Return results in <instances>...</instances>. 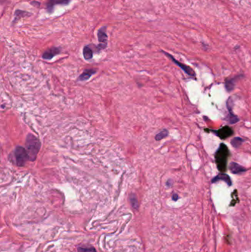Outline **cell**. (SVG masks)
I'll return each mask as SVG.
<instances>
[{"label":"cell","instance_id":"cell-14","mask_svg":"<svg viewBox=\"0 0 251 252\" xmlns=\"http://www.w3.org/2000/svg\"><path fill=\"white\" fill-rule=\"evenodd\" d=\"M78 252H96L95 248H94L92 245H80L78 248Z\"/></svg>","mask_w":251,"mask_h":252},{"label":"cell","instance_id":"cell-4","mask_svg":"<svg viewBox=\"0 0 251 252\" xmlns=\"http://www.w3.org/2000/svg\"><path fill=\"white\" fill-rule=\"evenodd\" d=\"M106 27H102L97 32L99 44L96 46L98 50L105 49L108 46V35L106 33Z\"/></svg>","mask_w":251,"mask_h":252},{"label":"cell","instance_id":"cell-1","mask_svg":"<svg viewBox=\"0 0 251 252\" xmlns=\"http://www.w3.org/2000/svg\"><path fill=\"white\" fill-rule=\"evenodd\" d=\"M26 148L28 153L29 159L33 162L36 159L37 155L41 148V142L34 135L29 134L26 139Z\"/></svg>","mask_w":251,"mask_h":252},{"label":"cell","instance_id":"cell-20","mask_svg":"<svg viewBox=\"0 0 251 252\" xmlns=\"http://www.w3.org/2000/svg\"><path fill=\"white\" fill-rule=\"evenodd\" d=\"M30 4H31V5L33 6V7H39L41 5V3L38 2H37V1H32L30 2Z\"/></svg>","mask_w":251,"mask_h":252},{"label":"cell","instance_id":"cell-10","mask_svg":"<svg viewBox=\"0 0 251 252\" xmlns=\"http://www.w3.org/2000/svg\"><path fill=\"white\" fill-rule=\"evenodd\" d=\"M32 16V13H29V12L25 11H21V10H16L15 11L14 13V19H13V23L15 24L16 22H17L18 21H19V19L23 17H26V16Z\"/></svg>","mask_w":251,"mask_h":252},{"label":"cell","instance_id":"cell-6","mask_svg":"<svg viewBox=\"0 0 251 252\" xmlns=\"http://www.w3.org/2000/svg\"><path fill=\"white\" fill-rule=\"evenodd\" d=\"M164 53V54L167 55V57H169V58L171 59L172 61H173L174 63H175V64L176 65H177V66H178L180 68H181L182 70H183L184 71V72L186 73L187 75H190V76H195V72H194V70L192 69L191 68V67H189V66H186V64H183V63H181V62H179V61H177L176 59L175 58H174V57L172 56L171 55H169V54H168L167 53H166V52H163Z\"/></svg>","mask_w":251,"mask_h":252},{"label":"cell","instance_id":"cell-8","mask_svg":"<svg viewBox=\"0 0 251 252\" xmlns=\"http://www.w3.org/2000/svg\"><path fill=\"white\" fill-rule=\"evenodd\" d=\"M61 53V48L59 47H52V48L47 49L43 53L42 57L45 60H51L55 55H58Z\"/></svg>","mask_w":251,"mask_h":252},{"label":"cell","instance_id":"cell-17","mask_svg":"<svg viewBox=\"0 0 251 252\" xmlns=\"http://www.w3.org/2000/svg\"><path fill=\"white\" fill-rule=\"evenodd\" d=\"M168 134H169V131H168L167 129H164V130L161 131L159 134L156 135L155 140H157V141L161 140L162 139H164L165 137H167V136H168Z\"/></svg>","mask_w":251,"mask_h":252},{"label":"cell","instance_id":"cell-11","mask_svg":"<svg viewBox=\"0 0 251 252\" xmlns=\"http://www.w3.org/2000/svg\"><path fill=\"white\" fill-rule=\"evenodd\" d=\"M230 170L232 173L238 174V173H241V172H244L246 170V169L244 167L241 166L240 164L235 163V162H233V163H231L230 165Z\"/></svg>","mask_w":251,"mask_h":252},{"label":"cell","instance_id":"cell-2","mask_svg":"<svg viewBox=\"0 0 251 252\" xmlns=\"http://www.w3.org/2000/svg\"><path fill=\"white\" fill-rule=\"evenodd\" d=\"M228 154L229 151L228 147L224 144H221L215 153V160H216L218 170L220 172H223L226 170L227 159H228Z\"/></svg>","mask_w":251,"mask_h":252},{"label":"cell","instance_id":"cell-12","mask_svg":"<svg viewBox=\"0 0 251 252\" xmlns=\"http://www.w3.org/2000/svg\"><path fill=\"white\" fill-rule=\"evenodd\" d=\"M95 72L96 70H94V69H87V70H85L84 72L82 73V74L80 75L78 80H88V79H89Z\"/></svg>","mask_w":251,"mask_h":252},{"label":"cell","instance_id":"cell-22","mask_svg":"<svg viewBox=\"0 0 251 252\" xmlns=\"http://www.w3.org/2000/svg\"><path fill=\"white\" fill-rule=\"evenodd\" d=\"M172 184H173V181L170 180V179L168 180L167 182V185L168 186H171Z\"/></svg>","mask_w":251,"mask_h":252},{"label":"cell","instance_id":"cell-9","mask_svg":"<svg viewBox=\"0 0 251 252\" xmlns=\"http://www.w3.org/2000/svg\"><path fill=\"white\" fill-rule=\"evenodd\" d=\"M225 181V183L228 184L229 186H231V184H232L231 178L229 177V176H228L227 174H225V173H219V175L215 176V177L213 178L212 181H211V182H212V183H214V182H217V181Z\"/></svg>","mask_w":251,"mask_h":252},{"label":"cell","instance_id":"cell-3","mask_svg":"<svg viewBox=\"0 0 251 252\" xmlns=\"http://www.w3.org/2000/svg\"><path fill=\"white\" fill-rule=\"evenodd\" d=\"M14 155L16 164L19 167L25 166L27 161L29 159L28 153H27V150L21 146L16 147L14 151Z\"/></svg>","mask_w":251,"mask_h":252},{"label":"cell","instance_id":"cell-13","mask_svg":"<svg viewBox=\"0 0 251 252\" xmlns=\"http://www.w3.org/2000/svg\"><path fill=\"white\" fill-rule=\"evenodd\" d=\"M83 57L86 60H90L93 57V50L88 45L83 47Z\"/></svg>","mask_w":251,"mask_h":252},{"label":"cell","instance_id":"cell-18","mask_svg":"<svg viewBox=\"0 0 251 252\" xmlns=\"http://www.w3.org/2000/svg\"><path fill=\"white\" fill-rule=\"evenodd\" d=\"M243 142H244V140H242L241 137H235L231 140V143L232 144V146H234L235 148H237L242 144Z\"/></svg>","mask_w":251,"mask_h":252},{"label":"cell","instance_id":"cell-5","mask_svg":"<svg viewBox=\"0 0 251 252\" xmlns=\"http://www.w3.org/2000/svg\"><path fill=\"white\" fill-rule=\"evenodd\" d=\"M72 0H47L46 3V9L49 13H52L56 5H67Z\"/></svg>","mask_w":251,"mask_h":252},{"label":"cell","instance_id":"cell-15","mask_svg":"<svg viewBox=\"0 0 251 252\" xmlns=\"http://www.w3.org/2000/svg\"><path fill=\"white\" fill-rule=\"evenodd\" d=\"M129 200L130 204H131V206H133V208L136 209H139V201H138L137 197L134 193H131L129 196Z\"/></svg>","mask_w":251,"mask_h":252},{"label":"cell","instance_id":"cell-21","mask_svg":"<svg viewBox=\"0 0 251 252\" xmlns=\"http://www.w3.org/2000/svg\"><path fill=\"white\" fill-rule=\"evenodd\" d=\"M179 198V197H178V195H177V194H174V195H173V199L174 200V201H177V199H178Z\"/></svg>","mask_w":251,"mask_h":252},{"label":"cell","instance_id":"cell-7","mask_svg":"<svg viewBox=\"0 0 251 252\" xmlns=\"http://www.w3.org/2000/svg\"><path fill=\"white\" fill-rule=\"evenodd\" d=\"M214 133L219 138L225 140V139L230 137L231 136H232V134H234V131H233V130L230 128V127L224 126L223 128L219 129V130L214 131Z\"/></svg>","mask_w":251,"mask_h":252},{"label":"cell","instance_id":"cell-16","mask_svg":"<svg viewBox=\"0 0 251 252\" xmlns=\"http://www.w3.org/2000/svg\"><path fill=\"white\" fill-rule=\"evenodd\" d=\"M229 115L228 116V117H227V121L228 122V123L230 124H234L236 123L239 121V118L237 117L236 115H234V114H232V112H231V111L230 110L229 111Z\"/></svg>","mask_w":251,"mask_h":252},{"label":"cell","instance_id":"cell-19","mask_svg":"<svg viewBox=\"0 0 251 252\" xmlns=\"http://www.w3.org/2000/svg\"><path fill=\"white\" fill-rule=\"evenodd\" d=\"M225 87L228 92L232 91L234 88V79H231V80H227L225 82Z\"/></svg>","mask_w":251,"mask_h":252}]
</instances>
